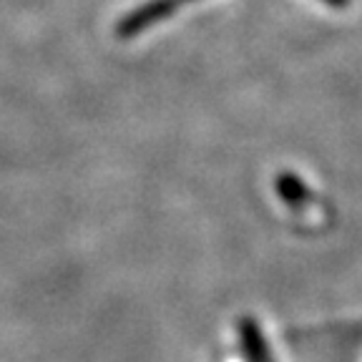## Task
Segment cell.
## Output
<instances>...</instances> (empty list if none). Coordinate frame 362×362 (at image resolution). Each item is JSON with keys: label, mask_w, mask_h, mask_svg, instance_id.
I'll list each match as a JSON object with an SVG mask.
<instances>
[{"label": "cell", "mask_w": 362, "mask_h": 362, "mask_svg": "<svg viewBox=\"0 0 362 362\" xmlns=\"http://www.w3.org/2000/svg\"><path fill=\"white\" fill-rule=\"evenodd\" d=\"M329 3H342V6H345V0H329Z\"/></svg>", "instance_id": "cell-1"}]
</instances>
